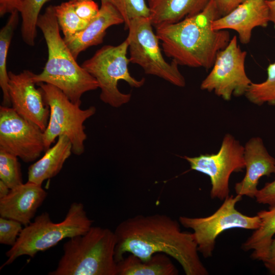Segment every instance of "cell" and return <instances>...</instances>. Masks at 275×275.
Wrapping results in <instances>:
<instances>
[{
    "label": "cell",
    "mask_w": 275,
    "mask_h": 275,
    "mask_svg": "<svg viewBox=\"0 0 275 275\" xmlns=\"http://www.w3.org/2000/svg\"><path fill=\"white\" fill-rule=\"evenodd\" d=\"M179 224L160 213L138 214L123 220L114 231L116 262L127 253L143 260L162 253L176 260L186 275L208 274L199 257L193 233L182 231Z\"/></svg>",
    "instance_id": "obj_1"
},
{
    "label": "cell",
    "mask_w": 275,
    "mask_h": 275,
    "mask_svg": "<svg viewBox=\"0 0 275 275\" xmlns=\"http://www.w3.org/2000/svg\"><path fill=\"white\" fill-rule=\"evenodd\" d=\"M219 17L215 3L210 0L197 14L155 26L163 52L179 65L211 68L217 53L231 39L227 30L212 29V22Z\"/></svg>",
    "instance_id": "obj_2"
},
{
    "label": "cell",
    "mask_w": 275,
    "mask_h": 275,
    "mask_svg": "<svg viewBox=\"0 0 275 275\" xmlns=\"http://www.w3.org/2000/svg\"><path fill=\"white\" fill-rule=\"evenodd\" d=\"M37 27L45 40L48 58L42 71L34 74V81L57 87L73 103L80 105L82 95L98 89V84L92 75L78 64L62 37L54 6H49L39 15Z\"/></svg>",
    "instance_id": "obj_3"
},
{
    "label": "cell",
    "mask_w": 275,
    "mask_h": 275,
    "mask_svg": "<svg viewBox=\"0 0 275 275\" xmlns=\"http://www.w3.org/2000/svg\"><path fill=\"white\" fill-rule=\"evenodd\" d=\"M117 238L108 228L92 226L85 234L69 238L63 255L50 275H117Z\"/></svg>",
    "instance_id": "obj_4"
},
{
    "label": "cell",
    "mask_w": 275,
    "mask_h": 275,
    "mask_svg": "<svg viewBox=\"0 0 275 275\" xmlns=\"http://www.w3.org/2000/svg\"><path fill=\"white\" fill-rule=\"evenodd\" d=\"M92 223L80 202L72 203L65 218L59 223H53L48 212H42L22 229L16 243L6 252L7 259L1 268L10 265L20 256L33 258L65 238L84 234Z\"/></svg>",
    "instance_id": "obj_5"
},
{
    "label": "cell",
    "mask_w": 275,
    "mask_h": 275,
    "mask_svg": "<svg viewBox=\"0 0 275 275\" xmlns=\"http://www.w3.org/2000/svg\"><path fill=\"white\" fill-rule=\"evenodd\" d=\"M128 50L126 40L116 46L105 45L81 65L97 81L101 90V100L114 107L128 103L131 97L130 94L123 93L119 90V81L124 80L135 88L141 87L145 81L144 78L136 79L130 74Z\"/></svg>",
    "instance_id": "obj_6"
},
{
    "label": "cell",
    "mask_w": 275,
    "mask_h": 275,
    "mask_svg": "<svg viewBox=\"0 0 275 275\" xmlns=\"http://www.w3.org/2000/svg\"><path fill=\"white\" fill-rule=\"evenodd\" d=\"M37 84L50 110L48 122L43 132L46 150L57 138L65 135L72 144V153L82 154L87 139L84 123L95 114L96 108L92 106L82 109L57 87L47 83Z\"/></svg>",
    "instance_id": "obj_7"
},
{
    "label": "cell",
    "mask_w": 275,
    "mask_h": 275,
    "mask_svg": "<svg viewBox=\"0 0 275 275\" xmlns=\"http://www.w3.org/2000/svg\"><path fill=\"white\" fill-rule=\"evenodd\" d=\"M150 17L131 20L127 40L130 62L140 66L147 74L159 77L173 85L184 87L186 81L174 61L167 62L161 53L159 40L153 31Z\"/></svg>",
    "instance_id": "obj_8"
},
{
    "label": "cell",
    "mask_w": 275,
    "mask_h": 275,
    "mask_svg": "<svg viewBox=\"0 0 275 275\" xmlns=\"http://www.w3.org/2000/svg\"><path fill=\"white\" fill-rule=\"evenodd\" d=\"M242 196H228L220 207L206 217H191L181 216L179 222L183 227L191 229L197 244L198 252L204 258L212 256L218 236L224 231L235 228L255 230L259 228L261 220L258 215H244L235 207Z\"/></svg>",
    "instance_id": "obj_9"
},
{
    "label": "cell",
    "mask_w": 275,
    "mask_h": 275,
    "mask_svg": "<svg viewBox=\"0 0 275 275\" xmlns=\"http://www.w3.org/2000/svg\"><path fill=\"white\" fill-rule=\"evenodd\" d=\"M190 169L207 175L210 180V197L224 200L229 196V179L233 172L245 168L244 146L230 133H226L216 153L184 156Z\"/></svg>",
    "instance_id": "obj_10"
},
{
    "label": "cell",
    "mask_w": 275,
    "mask_h": 275,
    "mask_svg": "<svg viewBox=\"0 0 275 275\" xmlns=\"http://www.w3.org/2000/svg\"><path fill=\"white\" fill-rule=\"evenodd\" d=\"M246 53L234 36L217 53L211 71L201 84V89L213 92L226 101L230 100L232 96L244 95L252 82L245 69Z\"/></svg>",
    "instance_id": "obj_11"
},
{
    "label": "cell",
    "mask_w": 275,
    "mask_h": 275,
    "mask_svg": "<svg viewBox=\"0 0 275 275\" xmlns=\"http://www.w3.org/2000/svg\"><path fill=\"white\" fill-rule=\"evenodd\" d=\"M43 132L12 107L0 106V149L25 162H33L46 150Z\"/></svg>",
    "instance_id": "obj_12"
},
{
    "label": "cell",
    "mask_w": 275,
    "mask_h": 275,
    "mask_svg": "<svg viewBox=\"0 0 275 275\" xmlns=\"http://www.w3.org/2000/svg\"><path fill=\"white\" fill-rule=\"evenodd\" d=\"M34 74L28 70L19 74L8 72L9 94L14 110L44 131L48 122L50 110L41 89L35 87Z\"/></svg>",
    "instance_id": "obj_13"
},
{
    "label": "cell",
    "mask_w": 275,
    "mask_h": 275,
    "mask_svg": "<svg viewBox=\"0 0 275 275\" xmlns=\"http://www.w3.org/2000/svg\"><path fill=\"white\" fill-rule=\"evenodd\" d=\"M269 21L266 0H246L225 15L212 23L215 31H236L242 44H248L256 27H266Z\"/></svg>",
    "instance_id": "obj_14"
},
{
    "label": "cell",
    "mask_w": 275,
    "mask_h": 275,
    "mask_svg": "<svg viewBox=\"0 0 275 275\" xmlns=\"http://www.w3.org/2000/svg\"><path fill=\"white\" fill-rule=\"evenodd\" d=\"M246 173L241 181L235 184L236 195L251 198L255 197L259 179L275 174V158L267 151L259 137L251 138L244 146Z\"/></svg>",
    "instance_id": "obj_15"
},
{
    "label": "cell",
    "mask_w": 275,
    "mask_h": 275,
    "mask_svg": "<svg viewBox=\"0 0 275 275\" xmlns=\"http://www.w3.org/2000/svg\"><path fill=\"white\" fill-rule=\"evenodd\" d=\"M47 196L42 185L28 181L12 189L0 199V215L29 225Z\"/></svg>",
    "instance_id": "obj_16"
},
{
    "label": "cell",
    "mask_w": 275,
    "mask_h": 275,
    "mask_svg": "<svg viewBox=\"0 0 275 275\" xmlns=\"http://www.w3.org/2000/svg\"><path fill=\"white\" fill-rule=\"evenodd\" d=\"M124 23L119 12L108 3L101 4L97 16L87 26L70 38L64 40L75 59L89 47L102 43L109 27Z\"/></svg>",
    "instance_id": "obj_17"
},
{
    "label": "cell",
    "mask_w": 275,
    "mask_h": 275,
    "mask_svg": "<svg viewBox=\"0 0 275 275\" xmlns=\"http://www.w3.org/2000/svg\"><path fill=\"white\" fill-rule=\"evenodd\" d=\"M72 152V145L65 135L58 137L54 146L46 150L44 155L28 169V181L42 185L46 180L56 176L62 170Z\"/></svg>",
    "instance_id": "obj_18"
},
{
    "label": "cell",
    "mask_w": 275,
    "mask_h": 275,
    "mask_svg": "<svg viewBox=\"0 0 275 275\" xmlns=\"http://www.w3.org/2000/svg\"><path fill=\"white\" fill-rule=\"evenodd\" d=\"M210 0H148L150 18L155 27L174 23L201 12Z\"/></svg>",
    "instance_id": "obj_19"
},
{
    "label": "cell",
    "mask_w": 275,
    "mask_h": 275,
    "mask_svg": "<svg viewBox=\"0 0 275 275\" xmlns=\"http://www.w3.org/2000/svg\"><path fill=\"white\" fill-rule=\"evenodd\" d=\"M178 271L169 256L153 255L143 260L130 254L117 262V275H177Z\"/></svg>",
    "instance_id": "obj_20"
},
{
    "label": "cell",
    "mask_w": 275,
    "mask_h": 275,
    "mask_svg": "<svg viewBox=\"0 0 275 275\" xmlns=\"http://www.w3.org/2000/svg\"><path fill=\"white\" fill-rule=\"evenodd\" d=\"M257 215L260 218V226L242 244V249L245 251L253 250L251 258L261 261L275 235V207L260 211Z\"/></svg>",
    "instance_id": "obj_21"
},
{
    "label": "cell",
    "mask_w": 275,
    "mask_h": 275,
    "mask_svg": "<svg viewBox=\"0 0 275 275\" xmlns=\"http://www.w3.org/2000/svg\"><path fill=\"white\" fill-rule=\"evenodd\" d=\"M19 12L10 13L6 24L0 31V87L3 93L2 105L10 107L9 94V74L7 70V59L11 41L19 22Z\"/></svg>",
    "instance_id": "obj_22"
},
{
    "label": "cell",
    "mask_w": 275,
    "mask_h": 275,
    "mask_svg": "<svg viewBox=\"0 0 275 275\" xmlns=\"http://www.w3.org/2000/svg\"><path fill=\"white\" fill-rule=\"evenodd\" d=\"M48 1L24 0L20 9L22 38L24 43L30 46H33L35 43L37 22L40 11Z\"/></svg>",
    "instance_id": "obj_23"
},
{
    "label": "cell",
    "mask_w": 275,
    "mask_h": 275,
    "mask_svg": "<svg viewBox=\"0 0 275 275\" xmlns=\"http://www.w3.org/2000/svg\"><path fill=\"white\" fill-rule=\"evenodd\" d=\"M267 73L265 81L260 83L252 82L244 95L250 102L255 105L267 103L275 105V62L268 66Z\"/></svg>",
    "instance_id": "obj_24"
},
{
    "label": "cell",
    "mask_w": 275,
    "mask_h": 275,
    "mask_svg": "<svg viewBox=\"0 0 275 275\" xmlns=\"http://www.w3.org/2000/svg\"><path fill=\"white\" fill-rule=\"evenodd\" d=\"M54 11L64 39H68L81 31L89 23L77 15L70 0L54 6Z\"/></svg>",
    "instance_id": "obj_25"
},
{
    "label": "cell",
    "mask_w": 275,
    "mask_h": 275,
    "mask_svg": "<svg viewBox=\"0 0 275 275\" xmlns=\"http://www.w3.org/2000/svg\"><path fill=\"white\" fill-rule=\"evenodd\" d=\"M18 158L0 149V180L10 189L23 183Z\"/></svg>",
    "instance_id": "obj_26"
},
{
    "label": "cell",
    "mask_w": 275,
    "mask_h": 275,
    "mask_svg": "<svg viewBox=\"0 0 275 275\" xmlns=\"http://www.w3.org/2000/svg\"><path fill=\"white\" fill-rule=\"evenodd\" d=\"M114 6L122 16L125 26L132 19L149 17L150 11L145 0H100Z\"/></svg>",
    "instance_id": "obj_27"
},
{
    "label": "cell",
    "mask_w": 275,
    "mask_h": 275,
    "mask_svg": "<svg viewBox=\"0 0 275 275\" xmlns=\"http://www.w3.org/2000/svg\"><path fill=\"white\" fill-rule=\"evenodd\" d=\"M22 229V224L20 222L0 216V243L12 246Z\"/></svg>",
    "instance_id": "obj_28"
},
{
    "label": "cell",
    "mask_w": 275,
    "mask_h": 275,
    "mask_svg": "<svg viewBox=\"0 0 275 275\" xmlns=\"http://www.w3.org/2000/svg\"><path fill=\"white\" fill-rule=\"evenodd\" d=\"M77 15L90 22L98 14L99 8L93 0H70Z\"/></svg>",
    "instance_id": "obj_29"
},
{
    "label": "cell",
    "mask_w": 275,
    "mask_h": 275,
    "mask_svg": "<svg viewBox=\"0 0 275 275\" xmlns=\"http://www.w3.org/2000/svg\"><path fill=\"white\" fill-rule=\"evenodd\" d=\"M255 198L256 202L261 204L268 205L269 208L275 207V180L266 183L258 189Z\"/></svg>",
    "instance_id": "obj_30"
},
{
    "label": "cell",
    "mask_w": 275,
    "mask_h": 275,
    "mask_svg": "<svg viewBox=\"0 0 275 275\" xmlns=\"http://www.w3.org/2000/svg\"><path fill=\"white\" fill-rule=\"evenodd\" d=\"M246 0H213L220 16L226 15Z\"/></svg>",
    "instance_id": "obj_31"
},
{
    "label": "cell",
    "mask_w": 275,
    "mask_h": 275,
    "mask_svg": "<svg viewBox=\"0 0 275 275\" xmlns=\"http://www.w3.org/2000/svg\"><path fill=\"white\" fill-rule=\"evenodd\" d=\"M24 0H0V16L17 11L19 12Z\"/></svg>",
    "instance_id": "obj_32"
},
{
    "label": "cell",
    "mask_w": 275,
    "mask_h": 275,
    "mask_svg": "<svg viewBox=\"0 0 275 275\" xmlns=\"http://www.w3.org/2000/svg\"><path fill=\"white\" fill-rule=\"evenodd\" d=\"M261 261L269 272L275 275V238L272 239L267 253Z\"/></svg>",
    "instance_id": "obj_33"
},
{
    "label": "cell",
    "mask_w": 275,
    "mask_h": 275,
    "mask_svg": "<svg viewBox=\"0 0 275 275\" xmlns=\"http://www.w3.org/2000/svg\"><path fill=\"white\" fill-rule=\"evenodd\" d=\"M266 3L269 10V21L272 22L275 28V0H266Z\"/></svg>",
    "instance_id": "obj_34"
},
{
    "label": "cell",
    "mask_w": 275,
    "mask_h": 275,
    "mask_svg": "<svg viewBox=\"0 0 275 275\" xmlns=\"http://www.w3.org/2000/svg\"><path fill=\"white\" fill-rule=\"evenodd\" d=\"M10 188L0 180V199L6 197L10 192Z\"/></svg>",
    "instance_id": "obj_35"
},
{
    "label": "cell",
    "mask_w": 275,
    "mask_h": 275,
    "mask_svg": "<svg viewBox=\"0 0 275 275\" xmlns=\"http://www.w3.org/2000/svg\"><path fill=\"white\" fill-rule=\"evenodd\" d=\"M267 1H272V0H267Z\"/></svg>",
    "instance_id": "obj_36"
}]
</instances>
